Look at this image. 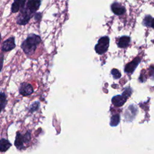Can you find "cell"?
Masks as SVG:
<instances>
[{"mask_svg": "<svg viewBox=\"0 0 154 154\" xmlns=\"http://www.w3.org/2000/svg\"><path fill=\"white\" fill-rule=\"evenodd\" d=\"M41 41L42 40L39 35L34 34H31L22 42L21 48L25 54L30 55L34 53L37 46Z\"/></svg>", "mask_w": 154, "mask_h": 154, "instance_id": "6da1fadb", "label": "cell"}, {"mask_svg": "<svg viewBox=\"0 0 154 154\" xmlns=\"http://www.w3.org/2000/svg\"><path fill=\"white\" fill-rule=\"evenodd\" d=\"M31 132L29 131H27L25 134H22L20 132H17L14 140V146L19 150L24 149V144L29 143L31 140Z\"/></svg>", "mask_w": 154, "mask_h": 154, "instance_id": "7a4b0ae2", "label": "cell"}, {"mask_svg": "<svg viewBox=\"0 0 154 154\" xmlns=\"http://www.w3.org/2000/svg\"><path fill=\"white\" fill-rule=\"evenodd\" d=\"M34 14L32 13L26 6L20 10V13L17 17L16 22L18 25H25L27 24Z\"/></svg>", "mask_w": 154, "mask_h": 154, "instance_id": "3957f363", "label": "cell"}, {"mask_svg": "<svg viewBox=\"0 0 154 154\" xmlns=\"http://www.w3.org/2000/svg\"><path fill=\"white\" fill-rule=\"evenodd\" d=\"M109 43V38L108 36H103L100 38L94 47L96 52L100 55L105 53L108 49Z\"/></svg>", "mask_w": 154, "mask_h": 154, "instance_id": "277c9868", "label": "cell"}, {"mask_svg": "<svg viewBox=\"0 0 154 154\" xmlns=\"http://www.w3.org/2000/svg\"><path fill=\"white\" fill-rule=\"evenodd\" d=\"M19 92L23 96H28L34 92V89L31 84L27 82H22L19 86Z\"/></svg>", "mask_w": 154, "mask_h": 154, "instance_id": "5b68a950", "label": "cell"}, {"mask_svg": "<svg viewBox=\"0 0 154 154\" xmlns=\"http://www.w3.org/2000/svg\"><path fill=\"white\" fill-rule=\"evenodd\" d=\"M15 47L16 44L14 42V37H11L3 42L1 50L3 52H8L13 49Z\"/></svg>", "mask_w": 154, "mask_h": 154, "instance_id": "8992f818", "label": "cell"}, {"mask_svg": "<svg viewBox=\"0 0 154 154\" xmlns=\"http://www.w3.org/2000/svg\"><path fill=\"white\" fill-rule=\"evenodd\" d=\"M140 58L137 57L133 60L131 62L127 64L125 67V72L128 73H132L134 70L136 69L137 66L140 62Z\"/></svg>", "mask_w": 154, "mask_h": 154, "instance_id": "52a82bcc", "label": "cell"}, {"mask_svg": "<svg viewBox=\"0 0 154 154\" xmlns=\"http://www.w3.org/2000/svg\"><path fill=\"white\" fill-rule=\"evenodd\" d=\"M41 4V0H28L26 2V7L34 14L38 10Z\"/></svg>", "mask_w": 154, "mask_h": 154, "instance_id": "ba28073f", "label": "cell"}, {"mask_svg": "<svg viewBox=\"0 0 154 154\" xmlns=\"http://www.w3.org/2000/svg\"><path fill=\"white\" fill-rule=\"evenodd\" d=\"M127 97L122 94V95H116L112 98V103L117 107L122 106L126 101Z\"/></svg>", "mask_w": 154, "mask_h": 154, "instance_id": "9c48e42d", "label": "cell"}, {"mask_svg": "<svg viewBox=\"0 0 154 154\" xmlns=\"http://www.w3.org/2000/svg\"><path fill=\"white\" fill-rule=\"evenodd\" d=\"M26 0H14L11 5V10L12 13H16L22 10L24 7Z\"/></svg>", "mask_w": 154, "mask_h": 154, "instance_id": "30bf717a", "label": "cell"}, {"mask_svg": "<svg viewBox=\"0 0 154 154\" xmlns=\"http://www.w3.org/2000/svg\"><path fill=\"white\" fill-rule=\"evenodd\" d=\"M112 11L116 15H122L125 12V8L118 2H114L111 5Z\"/></svg>", "mask_w": 154, "mask_h": 154, "instance_id": "8fae6325", "label": "cell"}, {"mask_svg": "<svg viewBox=\"0 0 154 154\" xmlns=\"http://www.w3.org/2000/svg\"><path fill=\"white\" fill-rule=\"evenodd\" d=\"M131 42V38L128 36H122L118 42H117V45L119 47L121 48H126L130 43Z\"/></svg>", "mask_w": 154, "mask_h": 154, "instance_id": "7c38bea8", "label": "cell"}, {"mask_svg": "<svg viewBox=\"0 0 154 154\" xmlns=\"http://www.w3.org/2000/svg\"><path fill=\"white\" fill-rule=\"evenodd\" d=\"M11 143L9 140L5 138H1L0 140V152H5L8 150L11 146Z\"/></svg>", "mask_w": 154, "mask_h": 154, "instance_id": "4fadbf2b", "label": "cell"}, {"mask_svg": "<svg viewBox=\"0 0 154 154\" xmlns=\"http://www.w3.org/2000/svg\"><path fill=\"white\" fill-rule=\"evenodd\" d=\"M7 103V96L4 92L0 93V112L5 108Z\"/></svg>", "mask_w": 154, "mask_h": 154, "instance_id": "5bb4252c", "label": "cell"}, {"mask_svg": "<svg viewBox=\"0 0 154 154\" xmlns=\"http://www.w3.org/2000/svg\"><path fill=\"white\" fill-rule=\"evenodd\" d=\"M120 122V116L119 114H115L112 116L110 120V125L111 126H116Z\"/></svg>", "mask_w": 154, "mask_h": 154, "instance_id": "9a60e30c", "label": "cell"}, {"mask_svg": "<svg viewBox=\"0 0 154 154\" xmlns=\"http://www.w3.org/2000/svg\"><path fill=\"white\" fill-rule=\"evenodd\" d=\"M40 106V102H33L29 108V111L30 112L32 113L37 111Z\"/></svg>", "mask_w": 154, "mask_h": 154, "instance_id": "2e32d148", "label": "cell"}, {"mask_svg": "<svg viewBox=\"0 0 154 154\" xmlns=\"http://www.w3.org/2000/svg\"><path fill=\"white\" fill-rule=\"evenodd\" d=\"M152 19L153 18L149 16V15H147L146 16L144 20H143V24L146 26H151V23H152Z\"/></svg>", "mask_w": 154, "mask_h": 154, "instance_id": "e0dca14e", "label": "cell"}, {"mask_svg": "<svg viewBox=\"0 0 154 154\" xmlns=\"http://www.w3.org/2000/svg\"><path fill=\"white\" fill-rule=\"evenodd\" d=\"M111 74H112V76L114 79H119L121 76V73L117 69H113L111 70Z\"/></svg>", "mask_w": 154, "mask_h": 154, "instance_id": "ac0fdd59", "label": "cell"}, {"mask_svg": "<svg viewBox=\"0 0 154 154\" xmlns=\"http://www.w3.org/2000/svg\"><path fill=\"white\" fill-rule=\"evenodd\" d=\"M131 88H128V89H126L124 92L123 93V94L125 95L127 98L131 96Z\"/></svg>", "mask_w": 154, "mask_h": 154, "instance_id": "d6986e66", "label": "cell"}, {"mask_svg": "<svg viewBox=\"0 0 154 154\" xmlns=\"http://www.w3.org/2000/svg\"><path fill=\"white\" fill-rule=\"evenodd\" d=\"M4 62V55L2 53H0V72L2 69Z\"/></svg>", "mask_w": 154, "mask_h": 154, "instance_id": "ffe728a7", "label": "cell"}, {"mask_svg": "<svg viewBox=\"0 0 154 154\" xmlns=\"http://www.w3.org/2000/svg\"><path fill=\"white\" fill-rule=\"evenodd\" d=\"M34 17H35V20H39L41 19V14L40 13H36L34 15Z\"/></svg>", "mask_w": 154, "mask_h": 154, "instance_id": "44dd1931", "label": "cell"}, {"mask_svg": "<svg viewBox=\"0 0 154 154\" xmlns=\"http://www.w3.org/2000/svg\"><path fill=\"white\" fill-rule=\"evenodd\" d=\"M152 28H154V18H153L152 19V23H151V26Z\"/></svg>", "mask_w": 154, "mask_h": 154, "instance_id": "7402d4cb", "label": "cell"}, {"mask_svg": "<svg viewBox=\"0 0 154 154\" xmlns=\"http://www.w3.org/2000/svg\"><path fill=\"white\" fill-rule=\"evenodd\" d=\"M1 34H0V42H1Z\"/></svg>", "mask_w": 154, "mask_h": 154, "instance_id": "603a6c76", "label": "cell"}]
</instances>
